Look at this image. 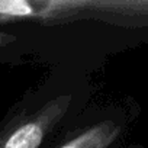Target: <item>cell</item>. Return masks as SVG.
Instances as JSON below:
<instances>
[{
    "label": "cell",
    "mask_w": 148,
    "mask_h": 148,
    "mask_svg": "<svg viewBox=\"0 0 148 148\" xmlns=\"http://www.w3.org/2000/svg\"><path fill=\"white\" fill-rule=\"evenodd\" d=\"M73 96L65 93L38 106H16L0 123V148H42L68 116Z\"/></svg>",
    "instance_id": "1"
},
{
    "label": "cell",
    "mask_w": 148,
    "mask_h": 148,
    "mask_svg": "<svg viewBox=\"0 0 148 148\" xmlns=\"http://www.w3.org/2000/svg\"><path fill=\"white\" fill-rule=\"evenodd\" d=\"M122 126L112 119H105L74 132L55 148H112L119 139Z\"/></svg>",
    "instance_id": "2"
},
{
    "label": "cell",
    "mask_w": 148,
    "mask_h": 148,
    "mask_svg": "<svg viewBox=\"0 0 148 148\" xmlns=\"http://www.w3.org/2000/svg\"><path fill=\"white\" fill-rule=\"evenodd\" d=\"M0 15L6 16H29L34 15L32 5L19 0H0Z\"/></svg>",
    "instance_id": "3"
},
{
    "label": "cell",
    "mask_w": 148,
    "mask_h": 148,
    "mask_svg": "<svg viewBox=\"0 0 148 148\" xmlns=\"http://www.w3.org/2000/svg\"><path fill=\"white\" fill-rule=\"evenodd\" d=\"M131 148H144V147H141V145H134V147H131Z\"/></svg>",
    "instance_id": "4"
}]
</instances>
